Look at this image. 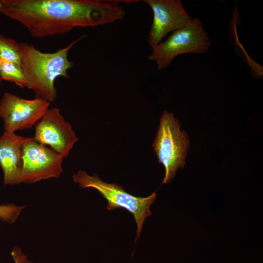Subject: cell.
<instances>
[{"label":"cell","instance_id":"obj_1","mask_svg":"<svg viewBox=\"0 0 263 263\" xmlns=\"http://www.w3.org/2000/svg\"><path fill=\"white\" fill-rule=\"evenodd\" d=\"M117 0H0V14L42 38L63 35L75 27H95L124 18Z\"/></svg>","mask_w":263,"mask_h":263},{"label":"cell","instance_id":"obj_2","mask_svg":"<svg viewBox=\"0 0 263 263\" xmlns=\"http://www.w3.org/2000/svg\"><path fill=\"white\" fill-rule=\"evenodd\" d=\"M86 36H82L67 47L51 53L41 52L26 42L20 43L21 64L27 80L26 87L34 91L35 98L50 103L55 101L57 97L55 80L60 76L69 78L67 71L74 66L68 58V52Z\"/></svg>","mask_w":263,"mask_h":263},{"label":"cell","instance_id":"obj_3","mask_svg":"<svg viewBox=\"0 0 263 263\" xmlns=\"http://www.w3.org/2000/svg\"><path fill=\"white\" fill-rule=\"evenodd\" d=\"M179 121L171 112L164 111L161 115L156 137L152 144L158 162L165 168L162 184L171 182L179 168L183 169L189 140L184 130H180Z\"/></svg>","mask_w":263,"mask_h":263},{"label":"cell","instance_id":"obj_4","mask_svg":"<svg viewBox=\"0 0 263 263\" xmlns=\"http://www.w3.org/2000/svg\"><path fill=\"white\" fill-rule=\"evenodd\" d=\"M72 177L79 187L92 188L99 192L108 202V210L124 208L132 213L137 225L135 241L139 237L145 220L151 215L150 207L156 198V192L147 197L135 196L126 192L117 184L106 183L100 179L98 175L94 174L90 176L82 170L74 174Z\"/></svg>","mask_w":263,"mask_h":263},{"label":"cell","instance_id":"obj_5","mask_svg":"<svg viewBox=\"0 0 263 263\" xmlns=\"http://www.w3.org/2000/svg\"><path fill=\"white\" fill-rule=\"evenodd\" d=\"M210 44L201 21L195 18L184 27L173 32L166 40L153 47L148 58L155 62L158 70H161L169 66L177 56L204 53Z\"/></svg>","mask_w":263,"mask_h":263},{"label":"cell","instance_id":"obj_6","mask_svg":"<svg viewBox=\"0 0 263 263\" xmlns=\"http://www.w3.org/2000/svg\"><path fill=\"white\" fill-rule=\"evenodd\" d=\"M64 157L47 146L25 137L22 147L20 183L32 184L59 177Z\"/></svg>","mask_w":263,"mask_h":263},{"label":"cell","instance_id":"obj_7","mask_svg":"<svg viewBox=\"0 0 263 263\" xmlns=\"http://www.w3.org/2000/svg\"><path fill=\"white\" fill-rule=\"evenodd\" d=\"M50 102L37 98L29 100L8 92L0 101V117L4 131L15 132L31 128L49 108Z\"/></svg>","mask_w":263,"mask_h":263},{"label":"cell","instance_id":"obj_8","mask_svg":"<svg viewBox=\"0 0 263 263\" xmlns=\"http://www.w3.org/2000/svg\"><path fill=\"white\" fill-rule=\"evenodd\" d=\"M35 126L34 140L49 146L64 158L78 140L71 124L57 108H49Z\"/></svg>","mask_w":263,"mask_h":263},{"label":"cell","instance_id":"obj_9","mask_svg":"<svg viewBox=\"0 0 263 263\" xmlns=\"http://www.w3.org/2000/svg\"><path fill=\"white\" fill-rule=\"evenodd\" d=\"M153 12V21L148 36L152 49L169 33L188 25L192 18L180 0H144Z\"/></svg>","mask_w":263,"mask_h":263},{"label":"cell","instance_id":"obj_10","mask_svg":"<svg viewBox=\"0 0 263 263\" xmlns=\"http://www.w3.org/2000/svg\"><path fill=\"white\" fill-rule=\"evenodd\" d=\"M25 139V137L15 132L5 131L0 136V166L3 171L5 185L19 184Z\"/></svg>","mask_w":263,"mask_h":263},{"label":"cell","instance_id":"obj_11","mask_svg":"<svg viewBox=\"0 0 263 263\" xmlns=\"http://www.w3.org/2000/svg\"><path fill=\"white\" fill-rule=\"evenodd\" d=\"M1 80L14 83L20 88L26 87L27 80L21 65L0 60Z\"/></svg>","mask_w":263,"mask_h":263},{"label":"cell","instance_id":"obj_12","mask_svg":"<svg viewBox=\"0 0 263 263\" xmlns=\"http://www.w3.org/2000/svg\"><path fill=\"white\" fill-rule=\"evenodd\" d=\"M20 43L0 34V59L21 64Z\"/></svg>","mask_w":263,"mask_h":263},{"label":"cell","instance_id":"obj_13","mask_svg":"<svg viewBox=\"0 0 263 263\" xmlns=\"http://www.w3.org/2000/svg\"><path fill=\"white\" fill-rule=\"evenodd\" d=\"M24 207V206H17L12 204L0 205V218L9 223H14Z\"/></svg>","mask_w":263,"mask_h":263},{"label":"cell","instance_id":"obj_14","mask_svg":"<svg viewBox=\"0 0 263 263\" xmlns=\"http://www.w3.org/2000/svg\"><path fill=\"white\" fill-rule=\"evenodd\" d=\"M11 255L15 263H22L27 259V256L22 253L21 249L17 246L13 248Z\"/></svg>","mask_w":263,"mask_h":263},{"label":"cell","instance_id":"obj_15","mask_svg":"<svg viewBox=\"0 0 263 263\" xmlns=\"http://www.w3.org/2000/svg\"><path fill=\"white\" fill-rule=\"evenodd\" d=\"M22 263H34L33 262L26 259Z\"/></svg>","mask_w":263,"mask_h":263},{"label":"cell","instance_id":"obj_16","mask_svg":"<svg viewBox=\"0 0 263 263\" xmlns=\"http://www.w3.org/2000/svg\"><path fill=\"white\" fill-rule=\"evenodd\" d=\"M1 77H0V84L1 83Z\"/></svg>","mask_w":263,"mask_h":263}]
</instances>
